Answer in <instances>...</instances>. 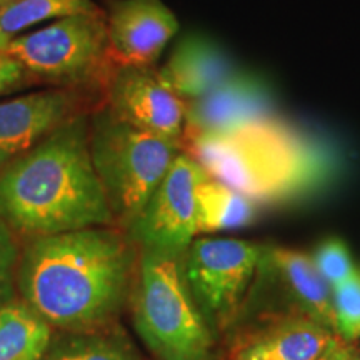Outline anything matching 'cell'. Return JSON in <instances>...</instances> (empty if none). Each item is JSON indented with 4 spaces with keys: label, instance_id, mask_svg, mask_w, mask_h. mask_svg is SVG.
Instances as JSON below:
<instances>
[{
    "label": "cell",
    "instance_id": "6da1fadb",
    "mask_svg": "<svg viewBox=\"0 0 360 360\" xmlns=\"http://www.w3.org/2000/svg\"><path fill=\"white\" fill-rule=\"evenodd\" d=\"M134 245L112 225L30 237L17 269L22 299L51 327L107 328L127 302Z\"/></svg>",
    "mask_w": 360,
    "mask_h": 360
},
{
    "label": "cell",
    "instance_id": "7a4b0ae2",
    "mask_svg": "<svg viewBox=\"0 0 360 360\" xmlns=\"http://www.w3.org/2000/svg\"><path fill=\"white\" fill-rule=\"evenodd\" d=\"M89 115L70 119L0 169V220L13 233L30 238L115 225L90 157Z\"/></svg>",
    "mask_w": 360,
    "mask_h": 360
},
{
    "label": "cell",
    "instance_id": "3957f363",
    "mask_svg": "<svg viewBox=\"0 0 360 360\" xmlns=\"http://www.w3.org/2000/svg\"><path fill=\"white\" fill-rule=\"evenodd\" d=\"M182 150L257 205L310 199L340 172L330 143L276 114L229 134L184 135Z\"/></svg>",
    "mask_w": 360,
    "mask_h": 360
},
{
    "label": "cell",
    "instance_id": "277c9868",
    "mask_svg": "<svg viewBox=\"0 0 360 360\" xmlns=\"http://www.w3.org/2000/svg\"><path fill=\"white\" fill-rule=\"evenodd\" d=\"M134 326L159 360H215L214 330L188 290L182 255L142 250Z\"/></svg>",
    "mask_w": 360,
    "mask_h": 360
},
{
    "label": "cell",
    "instance_id": "5b68a950",
    "mask_svg": "<svg viewBox=\"0 0 360 360\" xmlns=\"http://www.w3.org/2000/svg\"><path fill=\"white\" fill-rule=\"evenodd\" d=\"M89 147L115 224L125 229L142 212L182 152L179 142L124 122L105 103L89 115Z\"/></svg>",
    "mask_w": 360,
    "mask_h": 360
},
{
    "label": "cell",
    "instance_id": "8992f818",
    "mask_svg": "<svg viewBox=\"0 0 360 360\" xmlns=\"http://www.w3.org/2000/svg\"><path fill=\"white\" fill-rule=\"evenodd\" d=\"M4 51L19 58L39 85L105 94L112 70L105 11L72 13L12 40Z\"/></svg>",
    "mask_w": 360,
    "mask_h": 360
},
{
    "label": "cell",
    "instance_id": "52a82bcc",
    "mask_svg": "<svg viewBox=\"0 0 360 360\" xmlns=\"http://www.w3.org/2000/svg\"><path fill=\"white\" fill-rule=\"evenodd\" d=\"M262 249L237 238H197L187 249V287L212 330L237 321Z\"/></svg>",
    "mask_w": 360,
    "mask_h": 360
},
{
    "label": "cell",
    "instance_id": "ba28073f",
    "mask_svg": "<svg viewBox=\"0 0 360 360\" xmlns=\"http://www.w3.org/2000/svg\"><path fill=\"white\" fill-rule=\"evenodd\" d=\"M205 177V170L180 152L150 200L127 227L130 240L142 250L186 254L197 236V188Z\"/></svg>",
    "mask_w": 360,
    "mask_h": 360
},
{
    "label": "cell",
    "instance_id": "9c48e42d",
    "mask_svg": "<svg viewBox=\"0 0 360 360\" xmlns=\"http://www.w3.org/2000/svg\"><path fill=\"white\" fill-rule=\"evenodd\" d=\"M103 103V94L47 87L0 102V169L69 122Z\"/></svg>",
    "mask_w": 360,
    "mask_h": 360
},
{
    "label": "cell",
    "instance_id": "30bf717a",
    "mask_svg": "<svg viewBox=\"0 0 360 360\" xmlns=\"http://www.w3.org/2000/svg\"><path fill=\"white\" fill-rule=\"evenodd\" d=\"M103 103L124 122L182 146L187 102L164 82L154 65H117Z\"/></svg>",
    "mask_w": 360,
    "mask_h": 360
},
{
    "label": "cell",
    "instance_id": "8fae6325",
    "mask_svg": "<svg viewBox=\"0 0 360 360\" xmlns=\"http://www.w3.org/2000/svg\"><path fill=\"white\" fill-rule=\"evenodd\" d=\"M276 90L257 72L237 70L207 96L187 102L184 135L229 134L276 114Z\"/></svg>",
    "mask_w": 360,
    "mask_h": 360
},
{
    "label": "cell",
    "instance_id": "7c38bea8",
    "mask_svg": "<svg viewBox=\"0 0 360 360\" xmlns=\"http://www.w3.org/2000/svg\"><path fill=\"white\" fill-rule=\"evenodd\" d=\"M105 17L115 67H152L179 32L177 17L162 0H110Z\"/></svg>",
    "mask_w": 360,
    "mask_h": 360
},
{
    "label": "cell",
    "instance_id": "4fadbf2b",
    "mask_svg": "<svg viewBox=\"0 0 360 360\" xmlns=\"http://www.w3.org/2000/svg\"><path fill=\"white\" fill-rule=\"evenodd\" d=\"M334 339L332 330L290 309L238 335L229 360H319Z\"/></svg>",
    "mask_w": 360,
    "mask_h": 360
},
{
    "label": "cell",
    "instance_id": "5bb4252c",
    "mask_svg": "<svg viewBox=\"0 0 360 360\" xmlns=\"http://www.w3.org/2000/svg\"><path fill=\"white\" fill-rule=\"evenodd\" d=\"M237 70L233 58L215 40L188 34L175 45L159 74L182 101L191 102L214 92Z\"/></svg>",
    "mask_w": 360,
    "mask_h": 360
},
{
    "label": "cell",
    "instance_id": "9a60e30c",
    "mask_svg": "<svg viewBox=\"0 0 360 360\" xmlns=\"http://www.w3.org/2000/svg\"><path fill=\"white\" fill-rule=\"evenodd\" d=\"M259 264L281 281L283 290L290 297L292 307L335 332L334 295L312 259L297 250L264 247Z\"/></svg>",
    "mask_w": 360,
    "mask_h": 360
},
{
    "label": "cell",
    "instance_id": "2e32d148",
    "mask_svg": "<svg viewBox=\"0 0 360 360\" xmlns=\"http://www.w3.org/2000/svg\"><path fill=\"white\" fill-rule=\"evenodd\" d=\"M51 340V323L24 300L0 309V360H42Z\"/></svg>",
    "mask_w": 360,
    "mask_h": 360
},
{
    "label": "cell",
    "instance_id": "e0dca14e",
    "mask_svg": "<svg viewBox=\"0 0 360 360\" xmlns=\"http://www.w3.org/2000/svg\"><path fill=\"white\" fill-rule=\"evenodd\" d=\"M259 205L207 174L197 188V233L232 231L255 222Z\"/></svg>",
    "mask_w": 360,
    "mask_h": 360
},
{
    "label": "cell",
    "instance_id": "ac0fdd59",
    "mask_svg": "<svg viewBox=\"0 0 360 360\" xmlns=\"http://www.w3.org/2000/svg\"><path fill=\"white\" fill-rule=\"evenodd\" d=\"M97 8L92 0H15L0 7V51L34 25Z\"/></svg>",
    "mask_w": 360,
    "mask_h": 360
},
{
    "label": "cell",
    "instance_id": "d6986e66",
    "mask_svg": "<svg viewBox=\"0 0 360 360\" xmlns=\"http://www.w3.org/2000/svg\"><path fill=\"white\" fill-rule=\"evenodd\" d=\"M42 360H139L130 342L117 330L70 332L51 342Z\"/></svg>",
    "mask_w": 360,
    "mask_h": 360
},
{
    "label": "cell",
    "instance_id": "ffe728a7",
    "mask_svg": "<svg viewBox=\"0 0 360 360\" xmlns=\"http://www.w3.org/2000/svg\"><path fill=\"white\" fill-rule=\"evenodd\" d=\"M335 332L344 342L360 337V272H355L334 287Z\"/></svg>",
    "mask_w": 360,
    "mask_h": 360
},
{
    "label": "cell",
    "instance_id": "44dd1931",
    "mask_svg": "<svg viewBox=\"0 0 360 360\" xmlns=\"http://www.w3.org/2000/svg\"><path fill=\"white\" fill-rule=\"evenodd\" d=\"M312 260L330 287H337L355 272L347 247L337 237L323 240L315 249Z\"/></svg>",
    "mask_w": 360,
    "mask_h": 360
},
{
    "label": "cell",
    "instance_id": "7402d4cb",
    "mask_svg": "<svg viewBox=\"0 0 360 360\" xmlns=\"http://www.w3.org/2000/svg\"><path fill=\"white\" fill-rule=\"evenodd\" d=\"M20 250L13 232L0 237V309L15 300L17 269H19Z\"/></svg>",
    "mask_w": 360,
    "mask_h": 360
},
{
    "label": "cell",
    "instance_id": "603a6c76",
    "mask_svg": "<svg viewBox=\"0 0 360 360\" xmlns=\"http://www.w3.org/2000/svg\"><path fill=\"white\" fill-rule=\"evenodd\" d=\"M35 85H39L37 80L32 77V74L25 69L19 58L6 51H0V97L35 87Z\"/></svg>",
    "mask_w": 360,
    "mask_h": 360
},
{
    "label": "cell",
    "instance_id": "cb8c5ba5",
    "mask_svg": "<svg viewBox=\"0 0 360 360\" xmlns=\"http://www.w3.org/2000/svg\"><path fill=\"white\" fill-rule=\"evenodd\" d=\"M328 360H352L354 357V349H350L345 345V342L342 339H334L330 344V347L327 349Z\"/></svg>",
    "mask_w": 360,
    "mask_h": 360
},
{
    "label": "cell",
    "instance_id": "d4e9b609",
    "mask_svg": "<svg viewBox=\"0 0 360 360\" xmlns=\"http://www.w3.org/2000/svg\"><path fill=\"white\" fill-rule=\"evenodd\" d=\"M7 232H11V229H8L7 227V225L6 224H4L2 222V220H0V237H2V236H6V233Z\"/></svg>",
    "mask_w": 360,
    "mask_h": 360
},
{
    "label": "cell",
    "instance_id": "484cf974",
    "mask_svg": "<svg viewBox=\"0 0 360 360\" xmlns=\"http://www.w3.org/2000/svg\"><path fill=\"white\" fill-rule=\"evenodd\" d=\"M12 2H15V0H0V7H6V6H8V4H12Z\"/></svg>",
    "mask_w": 360,
    "mask_h": 360
},
{
    "label": "cell",
    "instance_id": "4316f807",
    "mask_svg": "<svg viewBox=\"0 0 360 360\" xmlns=\"http://www.w3.org/2000/svg\"><path fill=\"white\" fill-rule=\"evenodd\" d=\"M352 360H360V350H359V352H355V350H354V357H352Z\"/></svg>",
    "mask_w": 360,
    "mask_h": 360
},
{
    "label": "cell",
    "instance_id": "83f0119b",
    "mask_svg": "<svg viewBox=\"0 0 360 360\" xmlns=\"http://www.w3.org/2000/svg\"><path fill=\"white\" fill-rule=\"evenodd\" d=\"M319 360H328V355H327V350H326V354H323V355H322V357H321V359H319Z\"/></svg>",
    "mask_w": 360,
    "mask_h": 360
}]
</instances>
